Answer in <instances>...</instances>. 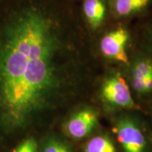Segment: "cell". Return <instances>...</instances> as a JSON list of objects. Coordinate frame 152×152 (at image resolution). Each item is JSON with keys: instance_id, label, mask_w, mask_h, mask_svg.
<instances>
[{"instance_id": "obj_1", "label": "cell", "mask_w": 152, "mask_h": 152, "mask_svg": "<svg viewBox=\"0 0 152 152\" xmlns=\"http://www.w3.org/2000/svg\"><path fill=\"white\" fill-rule=\"evenodd\" d=\"M86 43L77 26L30 6L8 25L0 42V107L11 126L26 124L55 98L86 87Z\"/></svg>"}, {"instance_id": "obj_2", "label": "cell", "mask_w": 152, "mask_h": 152, "mask_svg": "<svg viewBox=\"0 0 152 152\" xmlns=\"http://www.w3.org/2000/svg\"><path fill=\"white\" fill-rule=\"evenodd\" d=\"M99 95L103 106L109 111L140 109L131 94L128 83L119 72H113L104 77Z\"/></svg>"}, {"instance_id": "obj_3", "label": "cell", "mask_w": 152, "mask_h": 152, "mask_svg": "<svg viewBox=\"0 0 152 152\" xmlns=\"http://www.w3.org/2000/svg\"><path fill=\"white\" fill-rule=\"evenodd\" d=\"M113 130L124 152H151L149 136L137 118L121 115L115 120Z\"/></svg>"}, {"instance_id": "obj_4", "label": "cell", "mask_w": 152, "mask_h": 152, "mask_svg": "<svg viewBox=\"0 0 152 152\" xmlns=\"http://www.w3.org/2000/svg\"><path fill=\"white\" fill-rule=\"evenodd\" d=\"M128 66L132 90L140 97L152 101V52L138 54Z\"/></svg>"}, {"instance_id": "obj_5", "label": "cell", "mask_w": 152, "mask_h": 152, "mask_svg": "<svg viewBox=\"0 0 152 152\" xmlns=\"http://www.w3.org/2000/svg\"><path fill=\"white\" fill-rule=\"evenodd\" d=\"M99 113L90 106H84L71 114L64 123V130L68 137L80 140L87 137L99 126Z\"/></svg>"}, {"instance_id": "obj_6", "label": "cell", "mask_w": 152, "mask_h": 152, "mask_svg": "<svg viewBox=\"0 0 152 152\" xmlns=\"http://www.w3.org/2000/svg\"><path fill=\"white\" fill-rule=\"evenodd\" d=\"M129 33L126 28L118 27L106 33L101 39L99 49L107 59L129 65L130 61L126 52Z\"/></svg>"}, {"instance_id": "obj_7", "label": "cell", "mask_w": 152, "mask_h": 152, "mask_svg": "<svg viewBox=\"0 0 152 152\" xmlns=\"http://www.w3.org/2000/svg\"><path fill=\"white\" fill-rule=\"evenodd\" d=\"M83 10L90 28L96 30L103 23L106 16V6L103 0H84Z\"/></svg>"}, {"instance_id": "obj_8", "label": "cell", "mask_w": 152, "mask_h": 152, "mask_svg": "<svg viewBox=\"0 0 152 152\" xmlns=\"http://www.w3.org/2000/svg\"><path fill=\"white\" fill-rule=\"evenodd\" d=\"M152 0H112L113 14L118 17H127L145 9Z\"/></svg>"}, {"instance_id": "obj_9", "label": "cell", "mask_w": 152, "mask_h": 152, "mask_svg": "<svg viewBox=\"0 0 152 152\" xmlns=\"http://www.w3.org/2000/svg\"><path fill=\"white\" fill-rule=\"evenodd\" d=\"M83 152H118L112 139L106 134H98L89 139L83 146Z\"/></svg>"}, {"instance_id": "obj_10", "label": "cell", "mask_w": 152, "mask_h": 152, "mask_svg": "<svg viewBox=\"0 0 152 152\" xmlns=\"http://www.w3.org/2000/svg\"><path fill=\"white\" fill-rule=\"evenodd\" d=\"M42 152H75L74 146L66 140L50 138L44 144Z\"/></svg>"}, {"instance_id": "obj_11", "label": "cell", "mask_w": 152, "mask_h": 152, "mask_svg": "<svg viewBox=\"0 0 152 152\" xmlns=\"http://www.w3.org/2000/svg\"><path fill=\"white\" fill-rule=\"evenodd\" d=\"M14 152H38L37 142L33 137L25 140Z\"/></svg>"}, {"instance_id": "obj_12", "label": "cell", "mask_w": 152, "mask_h": 152, "mask_svg": "<svg viewBox=\"0 0 152 152\" xmlns=\"http://www.w3.org/2000/svg\"><path fill=\"white\" fill-rule=\"evenodd\" d=\"M147 37L148 40H149L150 44V49H151V51H150V52H152V23L150 25L149 28H148Z\"/></svg>"}, {"instance_id": "obj_13", "label": "cell", "mask_w": 152, "mask_h": 152, "mask_svg": "<svg viewBox=\"0 0 152 152\" xmlns=\"http://www.w3.org/2000/svg\"><path fill=\"white\" fill-rule=\"evenodd\" d=\"M149 138H150V141H151V145H152V132L151 133V134H150Z\"/></svg>"}]
</instances>
